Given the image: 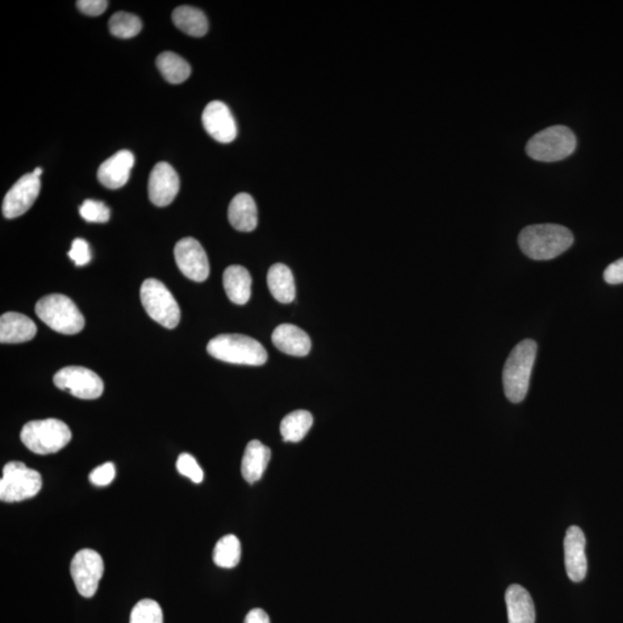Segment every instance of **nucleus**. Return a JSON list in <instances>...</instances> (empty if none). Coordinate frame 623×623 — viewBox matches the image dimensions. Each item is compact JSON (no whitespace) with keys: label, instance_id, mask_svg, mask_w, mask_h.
<instances>
[{"label":"nucleus","instance_id":"f257e3e1","mask_svg":"<svg viewBox=\"0 0 623 623\" xmlns=\"http://www.w3.org/2000/svg\"><path fill=\"white\" fill-rule=\"evenodd\" d=\"M574 236L559 224L529 225L518 236L522 252L533 260H552L571 248Z\"/></svg>","mask_w":623,"mask_h":623},{"label":"nucleus","instance_id":"f03ea898","mask_svg":"<svg viewBox=\"0 0 623 623\" xmlns=\"http://www.w3.org/2000/svg\"><path fill=\"white\" fill-rule=\"evenodd\" d=\"M537 343L524 340L510 353L505 363V395L512 403H521L528 394L531 373L536 362Z\"/></svg>","mask_w":623,"mask_h":623},{"label":"nucleus","instance_id":"7ed1b4c3","mask_svg":"<svg viewBox=\"0 0 623 623\" xmlns=\"http://www.w3.org/2000/svg\"><path fill=\"white\" fill-rule=\"evenodd\" d=\"M207 351L219 361L238 365L261 366L269 359L261 343L238 334H225L212 338L208 343Z\"/></svg>","mask_w":623,"mask_h":623},{"label":"nucleus","instance_id":"20e7f679","mask_svg":"<svg viewBox=\"0 0 623 623\" xmlns=\"http://www.w3.org/2000/svg\"><path fill=\"white\" fill-rule=\"evenodd\" d=\"M72 432L64 421L52 420L27 422L21 430V441L33 453L49 455L57 453L68 446Z\"/></svg>","mask_w":623,"mask_h":623},{"label":"nucleus","instance_id":"39448f33","mask_svg":"<svg viewBox=\"0 0 623 623\" xmlns=\"http://www.w3.org/2000/svg\"><path fill=\"white\" fill-rule=\"evenodd\" d=\"M35 312L45 325L54 332L74 335L85 327V317L77 305L64 295L45 296L37 302Z\"/></svg>","mask_w":623,"mask_h":623},{"label":"nucleus","instance_id":"423d86ee","mask_svg":"<svg viewBox=\"0 0 623 623\" xmlns=\"http://www.w3.org/2000/svg\"><path fill=\"white\" fill-rule=\"evenodd\" d=\"M577 140L571 128L556 125L534 135L526 145V154L539 162H558L575 152Z\"/></svg>","mask_w":623,"mask_h":623},{"label":"nucleus","instance_id":"0eeeda50","mask_svg":"<svg viewBox=\"0 0 623 623\" xmlns=\"http://www.w3.org/2000/svg\"><path fill=\"white\" fill-rule=\"evenodd\" d=\"M142 307L157 324L168 329L177 327L181 308L169 288L155 278L146 279L140 290Z\"/></svg>","mask_w":623,"mask_h":623},{"label":"nucleus","instance_id":"6e6552de","mask_svg":"<svg viewBox=\"0 0 623 623\" xmlns=\"http://www.w3.org/2000/svg\"><path fill=\"white\" fill-rule=\"evenodd\" d=\"M42 476L21 462L7 463L0 479V499L4 503H20L39 495Z\"/></svg>","mask_w":623,"mask_h":623},{"label":"nucleus","instance_id":"1a4fd4ad","mask_svg":"<svg viewBox=\"0 0 623 623\" xmlns=\"http://www.w3.org/2000/svg\"><path fill=\"white\" fill-rule=\"evenodd\" d=\"M53 383L61 391L81 400H96L101 397L104 383L95 372L81 366H68L58 371Z\"/></svg>","mask_w":623,"mask_h":623},{"label":"nucleus","instance_id":"9d476101","mask_svg":"<svg viewBox=\"0 0 623 623\" xmlns=\"http://www.w3.org/2000/svg\"><path fill=\"white\" fill-rule=\"evenodd\" d=\"M104 572L102 556L93 550H81L71 563L75 588L82 597L91 598L98 591Z\"/></svg>","mask_w":623,"mask_h":623},{"label":"nucleus","instance_id":"9b49d317","mask_svg":"<svg viewBox=\"0 0 623 623\" xmlns=\"http://www.w3.org/2000/svg\"><path fill=\"white\" fill-rule=\"evenodd\" d=\"M175 259L179 270L191 281L204 282L208 278L211 269L206 250L194 238H184L175 244Z\"/></svg>","mask_w":623,"mask_h":623},{"label":"nucleus","instance_id":"f8f14e48","mask_svg":"<svg viewBox=\"0 0 623 623\" xmlns=\"http://www.w3.org/2000/svg\"><path fill=\"white\" fill-rule=\"evenodd\" d=\"M41 191V181L34 174L24 175L7 192L3 202V215L16 219L34 204Z\"/></svg>","mask_w":623,"mask_h":623},{"label":"nucleus","instance_id":"ddd939ff","mask_svg":"<svg viewBox=\"0 0 623 623\" xmlns=\"http://www.w3.org/2000/svg\"><path fill=\"white\" fill-rule=\"evenodd\" d=\"M181 181L178 174L166 162L157 163L149 175V199L155 206L166 207L174 203L177 196Z\"/></svg>","mask_w":623,"mask_h":623},{"label":"nucleus","instance_id":"4468645a","mask_svg":"<svg viewBox=\"0 0 623 623\" xmlns=\"http://www.w3.org/2000/svg\"><path fill=\"white\" fill-rule=\"evenodd\" d=\"M203 124L208 135L221 144H230L236 139V120L223 102L212 101L208 104L203 114Z\"/></svg>","mask_w":623,"mask_h":623},{"label":"nucleus","instance_id":"2eb2a0df","mask_svg":"<svg viewBox=\"0 0 623 623\" xmlns=\"http://www.w3.org/2000/svg\"><path fill=\"white\" fill-rule=\"evenodd\" d=\"M585 536L579 526H571L564 538V562L567 575L572 582L580 583L588 572V560L585 555Z\"/></svg>","mask_w":623,"mask_h":623},{"label":"nucleus","instance_id":"dca6fc26","mask_svg":"<svg viewBox=\"0 0 623 623\" xmlns=\"http://www.w3.org/2000/svg\"><path fill=\"white\" fill-rule=\"evenodd\" d=\"M133 166H135V155L128 150H120L99 166V181L104 187L118 190L127 185Z\"/></svg>","mask_w":623,"mask_h":623},{"label":"nucleus","instance_id":"f3484780","mask_svg":"<svg viewBox=\"0 0 623 623\" xmlns=\"http://www.w3.org/2000/svg\"><path fill=\"white\" fill-rule=\"evenodd\" d=\"M37 332L36 325L28 316L8 312L0 317V342L16 345L33 340Z\"/></svg>","mask_w":623,"mask_h":623},{"label":"nucleus","instance_id":"a211bd4d","mask_svg":"<svg viewBox=\"0 0 623 623\" xmlns=\"http://www.w3.org/2000/svg\"><path fill=\"white\" fill-rule=\"evenodd\" d=\"M271 340L279 351L296 357H304L311 351V338L303 329L294 325L278 326L274 330Z\"/></svg>","mask_w":623,"mask_h":623},{"label":"nucleus","instance_id":"6ab92c4d","mask_svg":"<svg viewBox=\"0 0 623 623\" xmlns=\"http://www.w3.org/2000/svg\"><path fill=\"white\" fill-rule=\"evenodd\" d=\"M509 623H534L536 610L528 590L518 584L510 585L505 591Z\"/></svg>","mask_w":623,"mask_h":623},{"label":"nucleus","instance_id":"aec40b11","mask_svg":"<svg viewBox=\"0 0 623 623\" xmlns=\"http://www.w3.org/2000/svg\"><path fill=\"white\" fill-rule=\"evenodd\" d=\"M271 451L259 440H252L246 447L241 462V474L249 484L261 479L270 461Z\"/></svg>","mask_w":623,"mask_h":623},{"label":"nucleus","instance_id":"412c9836","mask_svg":"<svg viewBox=\"0 0 623 623\" xmlns=\"http://www.w3.org/2000/svg\"><path fill=\"white\" fill-rule=\"evenodd\" d=\"M230 224L241 232H250L258 225V209L254 199L248 194H241L232 199L229 206Z\"/></svg>","mask_w":623,"mask_h":623},{"label":"nucleus","instance_id":"4be33fe9","mask_svg":"<svg viewBox=\"0 0 623 623\" xmlns=\"http://www.w3.org/2000/svg\"><path fill=\"white\" fill-rule=\"evenodd\" d=\"M223 286L232 303L244 305L249 302L252 292V278L244 267H228L223 274Z\"/></svg>","mask_w":623,"mask_h":623},{"label":"nucleus","instance_id":"5701e85b","mask_svg":"<svg viewBox=\"0 0 623 623\" xmlns=\"http://www.w3.org/2000/svg\"><path fill=\"white\" fill-rule=\"evenodd\" d=\"M267 283L270 294L279 303L288 304L296 298V286L294 275L288 267L283 263L271 266L267 275Z\"/></svg>","mask_w":623,"mask_h":623},{"label":"nucleus","instance_id":"b1692460","mask_svg":"<svg viewBox=\"0 0 623 623\" xmlns=\"http://www.w3.org/2000/svg\"><path fill=\"white\" fill-rule=\"evenodd\" d=\"M175 27L185 34L194 37H203L207 34L209 24L207 16L202 10L192 6L175 8L173 14Z\"/></svg>","mask_w":623,"mask_h":623},{"label":"nucleus","instance_id":"393cba45","mask_svg":"<svg viewBox=\"0 0 623 623\" xmlns=\"http://www.w3.org/2000/svg\"><path fill=\"white\" fill-rule=\"evenodd\" d=\"M157 69L165 80L179 85L186 81L191 75V66L177 53L166 52L160 54L156 60Z\"/></svg>","mask_w":623,"mask_h":623},{"label":"nucleus","instance_id":"a878e982","mask_svg":"<svg viewBox=\"0 0 623 623\" xmlns=\"http://www.w3.org/2000/svg\"><path fill=\"white\" fill-rule=\"evenodd\" d=\"M313 425V416L305 410L288 413L281 422V434L288 442L302 441Z\"/></svg>","mask_w":623,"mask_h":623},{"label":"nucleus","instance_id":"bb28decb","mask_svg":"<svg viewBox=\"0 0 623 623\" xmlns=\"http://www.w3.org/2000/svg\"><path fill=\"white\" fill-rule=\"evenodd\" d=\"M241 547L240 539L233 534H228L217 542L212 560L216 566L231 570L241 562Z\"/></svg>","mask_w":623,"mask_h":623},{"label":"nucleus","instance_id":"cd10ccee","mask_svg":"<svg viewBox=\"0 0 623 623\" xmlns=\"http://www.w3.org/2000/svg\"><path fill=\"white\" fill-rule=\"evenodd\" d=\"M109 29L112 35L119 39H132L141 32L142 23L139 16L127 14V12H118L109 21Z\"/></svg>","mask_w":623,"mask_h":623},{"label":"nucleus","instance_id":"c85d7f7f","mask_svg":"<svg viewBox=\"0 0 623 623\" xmlns=\"http://www.w3.org/2000/svg\"><path fill=\"white\" fill-rule=\"evenodd\" d=\"M129 623H163V610L153 599H142L133 608Z\"/></svg>","mask_w":623,"mask_h":623},{"label":"nucleus","instance_id":"c756f323","mask_svg":"<svg viewBox=\"0 0 623 623\" xmlns=\"http://www.w3.org/2000/svg\"><path fill=\"white\" fill-rule=\"evenodd\" d=\"M80 215L90 223H107L110 220V209L102 202L88 199L81 204Z\"/></svg>","mask_w":623,"mask_h":623},{"label":"nucleus","instance_id":"7c9ffc66","mask_svg":"<svg viewBox=\"0 0 623 623\" xmlns=\"http://www.w3.org/2000/svg\"><path fill=\"white\" fill-rule=\"evenodd\" d=\"M177 470L179 474L187 477L195 484L203 483V471L198 462L190 454H182L177 459Z\"/></svg>","mask_w":623,"mask_h":623},{"label":"nucleus","instance_id":"2f4dec72","mask_svg":"<svg viewBox=\"0 0 623 623\" xmlns=\"http://www.w3.org/2000/svg\"><path fill=\"white\" fill-rule=\"evenodd\" d=\"M116 467L115 464L111 462L104 463L102 466L96 467L90 475V483L95 486H108L115 479Z\"/></svg>","mask_w":623,"mask_h":623},{"label":"nucleus","instance_id":"473e14b6","mask_svg":"<svg viewBox=\"0 0 623 623\" xmlns=\"http://www.w3.org/2000/svg\"><path fill=\"white\" fill-rule=\"evenodd\" d=\"M69 257L72 259L75 265L85 266L91 260L90 244L81 238H77L72 242V249L69 252Z\"/></svg>","mask_w":623,"mask_h":623},{"label":"nucleus","instance_id":"72a5a7b5","mask_svg":"<svg viewBox=\"0 0 623 623\" xmlns=\"http://www.w3.org/2000/svg\"><path fill=\"white\" fill-rule=\"evenodd\" d=\"M109 3L106 0H80L77 2L79 10L83 14L90 16H99L107 11Z\"/></svg>","mask_w":623,"mask_h":623},{"label":"nucleus","instance_id":"f704fd0d","mask_svg":"<svg viewBox=\"0 0 623 623\" xmlns=\"http://www.w3.org/2000/svg\"><path fill=\"white\" fill-rule=\"evenodd\" d=\"M604 279L606 283L613 284V286L623 283V258L610 263L604 271Z\"/></svg>","mask_w":623,"mask_h":623},{"label":"nucleus","instance_id":"c9c22d12","mask_svg":"<svg viewBox=\"0 0 623 623\" xmlns=\"http://www.w3.org/2000/svg\"><path fill=\"white\" fill-rule=\"evenodd\" d=\"M244 623H270L269 614L261 609L250 610Z\"/></svg>","mask_w":623,"mask_h":623},{"label":"nucleus","instance_id":"e433bc0d","mask_svg":"<svg viewBox=\"0 0 623 623\" xmlns=\"http://www.w3.org/2000/svg\"><path fill=\"white\" fill-rule=\"evenodd\" d=\"M33 174L36 175V177H41V175L43 174V170L41 168H36L34 171H33Z\"/></svg>","mask_w":623,"mask_h":623}]
</instances>
